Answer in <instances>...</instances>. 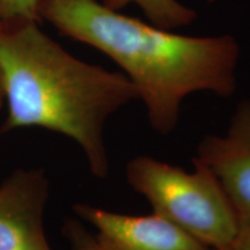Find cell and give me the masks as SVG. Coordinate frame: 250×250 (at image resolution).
Segmentation results:
<instances>
[{
    "mask_svg": "<svg viewBox=\"0 0 250 250\" xmlns=\"http://www.w3.org/2000/svg\"><path fill=\"white\" fill-rule=\"evenodd\" d=\"M49 190L42 169H17L0 186V250H52L43 225Z\"/></svg>",
    "mask_w": 250,
    "mask_h": 250,
    "instance_id": "obj_5",
    "label": "cell"
},
{
    "mask_svg": "<svg viewBox=\"0 0 250 250\" xmlns=\"http://www.w3.org/2000/svg\"><path fill=\"white\" fill-rule=\"evenodd\" d=\"M193 160L215 175L240 223L250 221V100L237 104L224 136L201 140Z\"/></svg>",
    "mask_w": 250,
    "mask_h": 250,
    "instance_id": "obj_6",
    "label": "cell"
},
{
    "mask_svg": "<svg viewBox=\"0 0 250 250\" xmlns=\"http://www.w3.org/2000/svg\"><path fill=\"white\" fill-rule=\"evenodd\" d=\"M40 14L62 35L116 62L137 88L156 133L173 132L190 94L229 98L236 90L240 46L230 35H180L98 0H42Z\"/></svg>",
    "mask_w": 250,
    "mask_h": 250,
    "instance_id": "obj_1",
    "label": "cell"
},
{
    "mask_svg": "<svg viewBox=\"0 0 250 250\" xmlns=\"http://www.w3.org/2000/svg\"><path fill=\"white\" fill-rule=\"evenodd\" d=\"M0 83L8 108L0 134L34 126L61 133L80 146L94 176H108L105 123L138 99L124 73L80 61L27 22L0 26Z\"/></svg>",
    "mask_w": 250,
    "mask_h": 250,
    "instance_id": "obj_2",
    "label": "cell"
},
{
    "mask_svg": "<svg viewBox=\"0 0 250 250\" xmlns=\"http://www.w3.org/2000/svg\"><path fill=\"white\" fill-rule=\"evenodd\" d=\"M62 235L70 243L71 250H104L96 236L78 219L68 218L62 225Z\"/></svg>",
    "mask_w": 250,
    "mask_h": 250,
    "instance_id": "obj_9",
    "label": "cell"
},
{
    "mask_svg": "<svg viewBox=\"0 0 250 250\" xmlns=\"http://www.w3.org/2000/svg\"><path fill=\"white\" fill-rule=\"evenodd\" d=\"M73 210L78 218L95 228L96 239L104 250H212L154 212L131 215L89 204H76Z\"/></svg>",
    "mask_w": 250,
    "mask_h": 250,
    "instance_id": "obj_4",
    "label": "cell"
},
{
    "mask_svg": "<svg viewBox=\"0 0 250 250\" xmlns=\"http://www.w3.org/2000/svg\"><path fill=\"white\" fill-rule=\"evenodd\" d=\"M186 171L147 155L131 159L126 181L145 197L153 212L182 228L212 250H228L240 229V219L215 175L192 160Z\"/></svg>",
    "mask_w": 250,
    "mask_h": 250,
    "instance_id": "obj_3",
    "label": "cell"
},
{
    "mask_svg": "<svg viewBox=\"0 0 250 250\" xmlns=\"http://www.w3.org/2000/svg\"><path fill=\"white\" fill-rule=\"evenodd\" d=\"M4 94H2V88H1V83H0V107L2 105V103H4Z\"/></svg>",
    "mask_w": 250,
    "mask_h": 250,
    "instance_id": "obj_11",
    "label": "cell"
},
{
    "mask_svg": "<svg viewBox=\"0 0 250 250\" xmlns=\"http://www.w3.org/2000/svg\"><path fill=\"white\" fill-rule=\"evenodd\" d=\"M42 0H0V26L42 21Z\"/></svg>",
    "mask_w": 250,
    "mask_h": 250,
    "instance_id": "obj_8",
    "label": "cell"
},
{
    "mask_svg": "<svg viewBox=\"0 0 250 250\" xmlns=\"http://www.w3.org/2000/svg\"><path fill=\"white\" fill-rule=\"evenodd\" d=\"M103 4L116 11L134 4L151 23L169 30L190 24L196 19V12L177 0H103Z\"/></svg>",
    "mask_w": 250,
    "mask_h": 250,
    "instance_id": "obj_7",
    "label": "cell"
},
{
    "mask_svg": "<svg viewBox=\"0 0 250 250\" xmlns=\"http://www.w3.org/2000/svg\"><path fill=\"white\" fill-rule=\"evenodd\" d=\"M228 250H250V221L240 223L235 241Z\"/></svg>",
    "mask_w": 250,
    "mask_h": 250,
    "instance_id": "obj_10",
    "label": "cell"
}]
</instances>
